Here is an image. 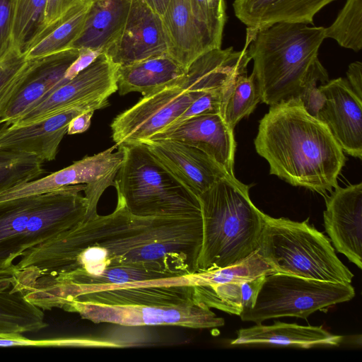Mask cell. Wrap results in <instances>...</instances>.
Listing matches in <instances>:
<instances>
[{
	"mask_svg": "<svg viewBox=\"0 0 362 362\" xmlns=\"http://www.w3.org/2000/svg\"><path fill=\"white\" fill-rule=\"evenodd\" d=\"M156 139L175 140L199 148L234 175L236 142L233 129L219 113L190 117L168 127L148 140Z\"/></svg>",
	"mask_w": 362,
	"mask_h": 362,
	"instance_id": "cell-20",
	"label": "cell"
},
{
	"mask_svg": "<svg viewBox=\"0 0 362 362\" xmlns=\"http://www.w3.org/2000/svg\"><path fill=\"white\" fill-rule=\"evenodd\" d=\"M47 0H11V45L23 53L45 28Z\"/></svg>",
	"mask_w": 362,
	"mask_h": 362,
	"instance_id": "cell-28",
	"label": "cell"
},
{
	"mask_svg": "<svg viewBox=\"0 0 362 362\" xmlns=\"http://www.w3.org/2000/svg\"><path fill=\"white\" fill-rule=\"evenodd\" d=\"M86 185H70L49 192L0 201V269L33 247L84 220Z\"/></svg>",
	"mask_w": 362,
	"mask_h": 362,
	"instance_id": "cell-5",
	"label": "cell"
},
{
	"mask_svg": "<svg viewBox=\"0 0 362 362\" xmlns=\"http://www.w3.org/2000/svg\"><path fill=\"white\" fill-rule=\"evenodd\" d=\"M266 275L256 279L242 281L240 283L242 292V312L253 308L258 293L261 288ZM241 312V313H242Z\"/></svg>",
	"mask_w": 362,
	"mask_h": 362,
	"instance_id": "cell-40",
	"label": "cell"
},
{
	"mask_svg": "<svg viewBox=\"0 0 362 362\" xmlns=\"http://www.w3.org/2000/svg\"><path fill=\"white\" fill-rule=\"evenodd\" d=\"M115 146L93 156H85L71 165L52 173L44 177L37 178L16 186L1 194L0 201L24 196L49 192L70 185H86L85 197L88 210L85 219L95 216L98 202L110 186H113L116 175L122 163L124 150Z\"/></svg>",
	"mask_w": 362,
	"mask_h": 362,
	"instance_id": "cell-10",
	"label": "cell"
},
{
	"mask_svg": "<svg viewBox=\"0 0 362 362\" xmlns=\"http://www.w3.org/2000/svg\"><path fill=\"white\" fill-rule=\"evenodd\" d=\"M261 102L260 92L252 73L238 76L234 81L221 110L226 124L233 129L244 117L250 115Z\"/></svg>",
	"mask_w": 362,
	"mask_h": 362,
	"instance_id": "cell-30",
	"label": "cell"
},
{
	"mask_svg": "<svg viewBox=\"0 0 362 362\" xmlns=\"http://www.w3.org/2000/svg\"><path fill=\"white\" fill-rule=\"evenodd\" d=\"M324 225L335 250L362 268V183L338 186L325 197Z\"/></svg>",
	"mask_w": 362,
	"mask_h": 362,
	"instance_id": "cell-17",
	"label": "cell"
},
{
	"mask_svg": "<svg viewBox=\"0 0 362 362\" xmlns=\"http://www.w3.org/2000/svg\"><path fill=\"white\" fill-rule=\"evenodd\" d=\"M195 16L204 23L216 37L222 40L226 21L224 0H189Z\"/></svg>",
	"mask_w": 362,
	"mask_h": 362,
	"instance_id": "cell-35",
	"label": "cell"
},
{
	"mask_svg": "<svg viewBox=\"0 0 362 362\" xmlns=\"http://www.w3.org/2000/svg\"><path fill=\"white\" fill-rule=\"evenodd\" d=\"M325 28L281 22L255 30L248 46L261 102L269 106L298 98L310 82L329 81L318 58Z\"/></svg>",
	"mask_w": 362,
	"mask_h": 362,
	"instance_id": "cell-3",
	"label": "cell"
},
{
	"mask_svg": "<svg viewBox=\"0 0 362 362\" xmlns=\"http://www.w3.org/2000/svg\"><path fill=\"white\" fill-rule=\"evenodd\" d=\"M240 283L197 286L200 300L210 308L240 315L243 310Z\"/></svg>",
	"mask_w": 362,
	"mask_h": 362,
	"instance_id": "cell-33",
	"label": "cell"
},
{
	"mask_svg": "<svg viewBox=\"0 0 362 362\" xmlns=\"http://www.w3.org/2000/svg\"><path fill=\"white\" fill-rule=\"evenodd\" d=\"M336 0H235V16L247 28L259 30L288 22L313 24L322 8Z\"/></svg>",
	"mask_w": 362,
	"mask_h": 362,
	"instance_id": "cell-22",
	"label": "cell"
},
{
	"mask_svg": "<svg viewBox=\"0 0 362 362\" xmlns=\"http://www.w3.org/2000/svg\"><path fill=\"white\" fill-rule=\"evenodd\" d=\"M161 18L169 55L186 69L202 55L221 47L222 40L195 16L189 0H169Z\"/></svg>",
	"mask_w": 362,
	"mask_h": 362,
	"instance_id": "cell-19",
	"label": "cell"
},
{
	"mask_svg": "<svg viewBox=\"0 0 362 362\" xmlns=\"http://www.w3.org/2000/svg\"><path fill=\"white\" fill-rule=\"evenodd\" d=\"M122 163L113 186L136 216H202L199 197L175 177L144 143L119 146Z\"/></svg>",
	"mask_w": 362,
	"mask_h": 362,
	"instance_id": "cell-6",
	"label": "cell"
},
{
	"mask_svg": "<svg viewBox=\"0 0 362 362\" xmlns=\"http://www.w3.org/2000/svg\"><path fill=\"white\" fill-rule=\"evenodd\" d=\"M11 47V3L0 0V57Z\"/></svg>",
	"mask_w": 362,
	"mask_h": 362,
	"instance_id": "cell-37",
	"label": "cell"
},
{
	"mask_svg": "<svg viewBox=\"0 0 362 362\" xmlns=\"http://www.w3.org/2000/svg\"><path fill=\"white\" fill-rule=\"evenodd\" d=\"M323 84L325 83L319 81L309 83L298 97L307 112L315 117L325 100V96L320 89Z\"/></svg>",
	"mask_w": 362,
	"mask_h": 362,
	"instance_id": "cell-36",
	"label": "cell"
},
{
	"mask_svg": "<svg viewBox=\"0 0 362 362\" xmlns=\"http://www.w3.org/2000/svg\"><path fill=\"white\" fill-rule=\"evenodd\" d=\"M109 105L108 100L76 106L54 115L24 125L6 124L0 129V148L23 152L42 161L55 159L59 146L67 132L71 120L88 110Z\"/></svg>",
	"mask_w": 362,
	"mask_h": 362,
	"instance_id": "cell-15",
	"label": "cell"
},
{
	"mask_svg": "<svg viewBox=\"0 0 362 362\" xmlns=\"http://www.w3.org/2000/svg\"><path fill=\"white\" fill-rule=\"evenodd\" d=\"M94 110H88L74 117L68 125L66 134L71 135L86 132L90 127Z\"/></svg>",
	"mask_w": 362,
	"mask_h": 362,
	"instance_id": "cell-42",
	"label": "cell"
},
{
	"mask_svg": "<svg viewBox=\"0 0 362 362\" xmlns=\"http://www.w3.org/2000/svg\"><path fill=\"white\" fill-rule=\"evenodd\" d=\"M355 296L351 284L332 283L274 272L265 276L252 308L239 315L260 324L272 318L305 319L312 313Z\"/></svg>",
	"mask_w": 362,
	"mask_h": 362,
	"instance_id": "cell-8",
	"label": "cell"
},
{
	"mask_svg": "<svg viewBox=\"0 0 362 362\" xmlns=\"http://www.w3.org/2000/svg\"><path fill=\"white\" fill-rule=\"evenodd\" d=\"M104 53L117 66L169 54L161 16L144 0H132L119 36Z\"/></svg>",
	"mask_w": 362,
	"mask_h": 362,
	"instance_id": "cell-14",
	"label": "cell"
},
{
	"mask_svg": "<svg viewBox=\"0 0 362 362\" xmlns=\"http://www.w3.org/2000/svg\"><path fill=\"white\" fill-rule=\"evenodd\" d=\"M202 239V216H136L117 199L25 252L15 275L33 305L64 310L84 293L195 273Z\"/></svg>",
	"mask_w": 362,
	"mask_h": 362,
	"instance_id": "cell-1",
	"label": "cell"
},
{
	"mask_svg": "<svg viewBox=\"0 0 362 362\" xmlns=\"http://www.w3.org/2000/svg\"><path fill=\"white\" fill-rule=\"evenodd\" d=\"M156 13L162 16L165 12L169 0H144Z\"/></svg>",
	"mask_w": 362,
	"mask_h": 362,
	"instance_id": "cell-43",
	"label": "cell"
},
{
	"mask_svg": "<svg viewBox=\"0 0 362 362\" xmlns=\"http://www.w3.org/2000/svg\"><path fill=\"white\" fill-rule=\"evenodd\" d=\"M26 62L25 53L12 45L0 57V119Z\"/></svg>",
	"mask_w": 362,
	"mask_h": 362,
	"instance_id": "cell-34",
	"label": "cell"
},
{
	"mask_svg": "<svg viewBox=\"0 0 362 362\" xmlns=\"http://www.w3.org/2000/svg\"><path fill=\"white\" fill-rule=\"evenodd\" d=\"M346 78L355 94L362 99V64L354 62L349 65Z\"/></svg>",
	"mask_w": 362,
	"mask_h": 362,
	"instance_id": "cell-41",
	"label": "cell"
},
{
	"mask_svg": "<svg viewBox=\"0 0 362 362\" xmlns=\"http://www.w3.org/2000/svg\"><path fill=\"white\" fill-rule=\"evenodd\" d=\"M94 323L122 326L174 325L192 329L221 327L225 322L204 303L179 306H119L73 302L64 309Z\"/></svg>",
	"mask_w": 362,
	"mask_h": 362,
	"instance_id": "cell-11",
	"label": "cell"
},
{
	"mask_svg": "<svg viewBox=\"0 0 362 362\" xmlns=\"http://www.w3.org/2000/svg\"><path fill=\"white\" fill-rule=\"evenodd\" d=\"M320 89L325 96L316 117L329 129L344 152L362 158V99L346 78L329 80Z\"/></svg>",
	"mask_w": 362,
	"mask_h": 362,
	"instance_id": "cell-16",
	"label": "cell"
},
{
	"mask_svg": "<svg viewBox=\"0 0 362 362\" xmlns=\"http://www.w3.org/2000/svg\"><path fill=\"white\" fill-rule=\"evenodd\" d=\"M186 71L185 67L169 54L118 66L117 90L121 95L131 92L146 95L175 83Z\"/></svg>",
	"mask_w": 362,
	"mask_h": 362,
	"instance_id": "cell-26",
	"label": "cell"
},
{
	"mask_svg": "<svg viewBox=\"0 0 362 362\" xmlns=\"http://www.w3.org/2000/svg\"><path fill=\"white\" fill-rule=\"evenodd\" d=\"M86 1L87 0H47L45 8V28L63 16L74 6Z\"/></svg>",
	"mask_w": 362,
	"mask_h": 362,
	"instance_id": "cell-39",
	"label": "cell"
},
{
	"mask_svg": "<svg viewBox=\"0 0 362 362\" xmlns=\"http://www.w3.org/2000/svg\"><path fill=\"white\" fill-rule=\"evenodd\" d=\"M276 272L257 251L240 262L223 268L192 274L194 286L242 282Z\"/></svg>",
	"mask_w": 362,
	"mask_h": 362,
	"instance_id": "cell-29",
	"label": "cell"
},
{
	"mask_svg": "<svg viewBox=\"0 0 362 362\" xmlns=\"http://www.w3.org/2000/svg\"><path fill=\"white\" fill-rule=\"evenodd\" d=\"M143 143L160 163L198 197L219 180L233 175L206 152L191 145L171 139Z\"/></svg>",
	"mask_w": 362,
	"mask_h": 362,
	"instance_id": "cell-18",
	"label": "cell"
},
{
	"mask_svg": "<svg viewBox=\"0 0 362 362\" xmlns=\"http://www.w3.org/2000/svg\"><path fill=\"white\" fill-rule=\"evenodd\" d=\"M199 98L197 93L187 90L177 80L144 95L113 119L110 127L114 146L148 140L172 125Z\"/></svg>",
	"mask_w": 362,
	"mask_h": 362,
	"instance_id": "cell-9",
	"label": "cell"
},
{
	"mask_svg": "<svg viewBox=\"0 0 362 362\" xmlns=\"http://www.w3.org/2000/svg\"><path fill=\"white\" fill-rule=\"evenodd\" d=\"M325 38L342 47L359 52L362 48V0H346L331 25L325 28Z\"/></svg>",
	"mask_w": 362,
	"mask_h": 362,
	"instance_id": "cell-32",
	"label": "cell"
},
{
	"mask_svg": "<svg viewBox=\"0 0 362 362\" xmlns=\"http://www.w3.org/2000/svg\"><path fill=\"white\" fill-rule=\"evenodd\" d=\"M73 302L119 306H179L202 303L197 286L194 285L114 288L80 295L71 303Z\"/></svg>",
	"mask_w": 362,
	"mask_h": 362,
	"instance_id": "cell-21",
	"label": "cell"
},
{
	"mask_svg": "<svg viewBox=\"0 0 362 362\" xmlns=\"http://www.w3.org/2000/svg\"><path fill=\"white\" fill-rule=\"evenodd\" d=\"M257 252L276 272L332 283L351 284L354 277L308 218L298 222L265 214Z\"/></svg>",
	"mask_w": 362,
	"mask_h": 362,
	"instance_id": "cell-7",
	"label": "cell"
},
{
	"mask_svg": "<svg viewBox=\"0 0 362 362\" xmlns=\"http://www.w3.org/2000/svg\"><path fill=\"white\" fill-rule=\"evenodd\" d=\"M269 173L288 184L326 194L337 187L346 158L327 127L299 98L270 106L254 141Z\"/></svg>",
	"mask_w": 362,
	"mask_h": 362,
	"instance_id": "cell-2",
	"label": "cell"
},
{
	"mask_svg": "<svg viewBox=\"0 0 362 362\" xmlns=\"http://www.w3.org/2000/svg\"><path fill=\"white\" fill-rule=\"evenodd\" d=\"M93 0H87L69 10L45 27L25 51L27 59L41 57L71 48L84 25Z\"/></svg>",
	"mask_w": 362,
	"mask_h": 362,
	"instance_id": "cell-27",
	"label": "cell"
},
{
	"mask_svg": "<svg viewBox=\"0 0 362 362\" xmlns=\"http://www.w3.org/2000/svg\"><path fill=\"white\" fill-rule=\"evenodd\" d=\"M78 53V49L69 48L27 59L1 115L0 124H14L56 88Z\"/></svg>",
	"mask_w": 362,
	"mask_h": 362,
	"instance_id": "cell-13",
	"label": "cell"
},
{
	"mask_svg": "<svg viewBox=\"0 0 362 362\" xmlns=\"http://www.w3.org/2000/svg\"><path fill=\"white\" fill-rule=\"evenodd\" d=\"M117 68L105 53L100 54L88 67L53 90L12 124H30L85 103L108 100L117 90Z\"/></svg>",
	"mask_w": 362,
	"mask_h": 362,
	"instance_id": "cell-12",
	"label": "cell"
},
{
	"mask_svg": "<svg viewBox=\"0 0 362 362\" xmlns=\"http://www.w3.org/2000/svg\"><path fill=\"white\" fill-rule=\"evenodd\" d=\"M42 163L34 155L0 148V194L39 178L45 172Z\"/></svg>",
	"mask_w": 362,
	"mask_h": 362,
	"instance_id": "cell-31",
	"label": "cell"
},
{
	"mask_svg": "<svg viewBox=\"0 0 362 362\" xmlns=\"http://www.w3.org/2000/svg\"><path fill=\"white\" fill-rule=\"evenodd\" d=\"M78 49L79 53L77 58L72 62L64 74L62 79L64 83L74 78L103 53L98 50L87 48Z\"/></svg>",
	"mask_w": 362,
	"mask_h": 362,
	"instance_id": "cell-38",
	"label": "cell"
},
{
	"mask_svg": "<svg viewBox=\"0 0 362 362\" xmlns=\"http://www.w3.org/2000/svg\"><path fill=\"white\" fill-rule=\"evenodd\" d=\"M343 337L331 334L322 327L303 326L279 321L272 325H256L238 331L230 344L293 346L310 349L317 346H339Z\"/></svg>",
	"mask_w": 362,
	"mask_h": 362,
	"instance_id": "cell-23",
	"label": "cell"
},
{
	"mask_svg": "<svg viewBox=\"0 0 362 362\" xmlns=\"http://www.w3.org/2000/svg\"><path fill=\"white\" fill-rule=\"evenodd\" d=\"M132 0H93L83 29L71 48H87L104 53L119 36Z\"/></svg>",
	"mask_w": 362,
	"mask_h": 362,
	"instance_id": "cell-25",
	"label": "cell"
},
{
	"mask_svg": "<svg viewBox=\"0 0 362 362\" xmlns=\"http://www.w3.org/2000/svg\"><path fill=\"white\" fill-rule=\"evenodd\" d=\"M48 326L42 310L28 301L17 284L13 264L0 269V337H17Z\"/></svg>",
	"mask_w": 362,
	"mask_h": 362,
	"instance_id": "cell-24",
	"label": "cell"
},
{
	"mask_svg": "<svg viewBox=\"0 0 362 362\" xmlns=\"http://www.w3.org/2000/svg\"><path fill=\"white\" fill-rule=\"evenodd\" d=\"M250 187L229 175L199 195L203 239L197 272L237 264L258 250L265 214L251 201Z\"/></svg>",
	"mask_w": 362,
	"mask_h": 362,
	"instance_id": "cell-4",
	"label": "cell"
}]
</instances>
